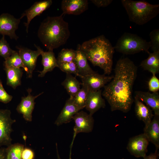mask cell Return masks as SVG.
<instances>
[{"instance_id": "277c9868", "label": "cell", "mask_w": 159, "mask_h": 159, "mask_svg": "<svg viewBox=\"0 0 159 159\" xmlns=\"http://www.w3.org/2000/svg\"><path fill=\"white\" fill-rule=\"evenodd\" d=\"M121 2L130 21L138 25L145 24L159 13V4H151L144 0H122Z\"/></svg>"}, {"instance_id": "4316f807", "label": "cell", "mask_w": 159, "mask_h": 159, "mask_svg": "<svg viewBox=\"0 0 159 159\" xmlns=\"http://www.w3.org/2000/svg\"><path fill=\"white\" fill-rule=\"evenodd\" d=\"M89 90L85 86L82 87L72 99L74 103L82 109L86 106Z\"/></svg>"}, {"instance_id": "2e32d148", "label": "cell", "mask_w": 159, "mask_h": 159, "mask_svg": "<svg viewBox=\"0 0 159 159\" xmlns=\"http://www.w3.org/2000/svg\"><path fill=\"white\" fill-rule=\"evenodd\" d=\"M101 90L97 91L89 90L85 108L92 116L102 108L105 107V100L102 97Z\"/></svg>"}, {"instance_id": "e575fe53", "label": "cell", "mask_w": 159, "mask_h": 159, "mask_svg": "<svg viewBox=\"0 0 159 159\" xmlns=\"http://www.w3.org/2000/svg\"><path fill=\"white\" fill-rule=\"evenodd\" d=\"M91 1L98 7H106L110 5L112 0H91Z\"/></svg>"}, {"instance_id": "30bf717a", "label": "cell", "mask_w": 159, "mask_h": 159, "mask_svg": "<svg viewBox=\"0 0 159 159\" xmlns=\"http://www.w3.org/2000/svg\"><path fill=\"white\" fill-rule=\"evenodd\" d=\"M75 126L74 128V137L80 132L88 133L93 129L94 119L92 116L83 111H79L72 117Z\"/></svg>"}, {"instance_id": "4dcf8cb0", "label": "cell", "mask_w": 159, "mask_h": 159, "mask_svg": "<svg viewBox=\"0 0 159 159\" xmlns=\"http://www.w3.org/2000/svg\"><path fill=\"white\" fill-rule=\"evenodd\" d=\"M150 48L153 52L159 51V29H154L149 34Z\"/></svg>"}, {"instance_id": "83f0119b", "label": "cell", "mask_w": 159, "mask_h": 159, "mask_svg": "<svg viewBox=\"0 0 159 159\" xmlns=\"http://www.w3.org/2000/svg\"><path fill=\"white\" fill-rule=\"evenodd\" d=\"M76 54V50L72 49H63L59 53L57 59L59 62H69L73 61Z\"/></svg>"}, {"instance_id": "7402d4cb", "label": "cell", "mask_w": 159, "mask_h": 159, "mask_svg": "<svg viewBox=\"0 0 159 159\" xmlns=\"http://www.w3.org/2000/svg\"><path fill=\"white\" fill-rule=\"evenodd\" d=\"M6 74V85L15 89L21 84L23 71L21 68L4 66Z\"/></svg>"}, {"instance_id": "44dd1931", "label": "cell", "mask_w": 159, "mask_h": 159, "mask_svg": "<svg viewBox=\"0 0 159 159\" xmlns=\"http://www.w3.org/2000/svg\"><path fill=\"white\" fill-rule=\"evenodd\" d=\"M134 102L135 103V110L136 117L139 120L144 122L145 126L148 125L153 117L152 110L150 107L145 105L135 96Z\"/></svg>"}, {"instance_id": "d6986e66", "label": "cell", "mask_w": 159, "mask_h": 159, "mask_svg": "<svg viewBox=\"0 0 159 159\" xmlns=\"http://www.w3.org/2000/svg\"><path fill=\"white\" fill-rule=\"evenodd\" d=\"M135 96L145 102L151 108L154 115H159V94L158 92L151 93L149 92L136 91Z\"/></svg>"}, {"instance_id": "9a60e30c", "label": "cell", "mask_w": 159, "mask_h": 159, "mask_svg": "<svg viewBox=\"0 0 159 159\" xmlns=\"http://www.w3.org/2000/svg\"><path fill=\"white\" fill-rule=\"evenodd\" d=\"M81 110L74 103L72 99L69 98L66 101L54 124L59 126L69 122L72 120L73 117Z\"/></svg>"}, {"instance_id": "603a6c76", "label": "cell", "mask_w": 159, "mask_h": 159, "mask_svg": "<svg viewBox=\"0 0 159 159\" xmlns=\"http://www.w3.org/2000/svg\"><path fill=\"white\" fill-rule=\"evenodd\" d=\"M148 54V57L142 61L140 66L144 70L155 75L159 72V51Z\"/></svg>"}, {"instance_id": "d4e9b609", "label": "cell", "mask_w": 159, "mask_h": 159, "mask_svg": "<svg viewBox=\"0 0 159 159\" xmlns=\"http://www.w3.org/2000/svg\"><path fill=\"white\" fill-rule=\"evenodd\" d=\"M24 145L16 143L11 144L6 148V159H22L21 155Z\"/></svg>"}, {"instance_id": "4fadbf2b", "label": "cell", "mask_w": 159, "mask_h": 159, "mask_svg": "<svg viewBox=\"0 0 159 159\" xmlns=\"http://www.w3.org/2000/svg\"><path fill=\"white\" fill-rule=\"evenodd\" d=\"M52 3L51 0H46L36 2L29 9L26 10L19 18L21 19L24 16L27 18V21L25 23L26 31L28 32L29 24L32 20L35 17L39 16L49 8Z\"/></svg>"}, {"instance_id": "e0dca14e", "label": "cell", "mask_w": 159, "mask_h": 159, "mask_svg": "<svg viewBox=\"0 0 159 159\" xmlns=\"http://www.w3.org/2000/svg\"><path fill=\"white\" fill-rule=\"evenodd\" d=\"M143 133L149 142L154 145L155 150L159 149V115H154L152 120L148 125L145 126Z\"/></svg>"}, {"instance_id": "8992f818", "label": "cell", "mask_w": 159, "mask_h": 159, "mask_svg": "<svg viewBox=\"0 0 159 159\" xmlns=\"http://www.w3.org/2000/svg\"><path fill=\"white\" fill-rule=\"evenodd\" d=\"M11 114L9 110L0 109V147L11 144L12 126L16 120L11 118Z\"/></svg>"}, {"instance_id": "7c38bea8", "label": "cell", "mask_w": 159, "mask_h": 159, "mask_svg": "<svg viewBox=\"0 0 159 159\" xmlns=\"http://www.w3.org/2000/svg\"><path fill=\"white\" fill-rule=\"evenodd\" d=\"M32 90H27L28 95L26 96L22 97L21 101L17 106L16 110L17 112L23 115L25 120L28 122L32 120V113L34 107L36 98L42 95V92L35 96L31 95Z\"/></svg>"}, {"instance_id": "1f68e13d", "label": "cell", "mask_w": 159, "mask_h": 159, "mask_svg": "<svg viewBox=\"0 0 159 159\" xmlns=\"http://www.w3.org/2000/svg\"><path fill=\"white\" fill-rule=\"evenodd\" d=\"M149 90L152 92H158L159 90V80L155 75H153L148 82Z\"/></svg>"}, {"instance_id": "7a4b0ae2", "label": "cell", "mask_w": 159, "mask_h": 159, "mask_svg": "<svg viewBox=\"0 0 159 159\" xmlns=\"http://www.w3.org/2000/svg\"><path fill=\"white\" fill-rule=\"evenodd\" d=\"M80 49L87 60L94 66H98L109 75L112 70L114 47L104 35H102L84 42Z\"/></svg>"}, {"instance_id": "484cf974", "label": "cell", "mask_w": 159, "mask_h": 159, "mask_svg": "<svg viewBox=\"0 0 159 159\" xmlns=\"http://www.w3.org/2000/svg\"><path fill=\"white\" fill-rule=\"evenodd\" d=\"M4 62V66L22 68L26 73L28 69L25 66L18 52L15 51L10 57L6 59Z\"/></svg>"}, {"instance_id": "ac0fdd59", "label": "cell", "mask_w": 159, "mask_h": 159, "mask_svg": "<svg viewBox=\"0 0 159 159\" xmlns=\"http://www.w3.org/2000/svg\"><path fill=\"white\" fill-rule=\"evenodd\" d=\"M80 44H78L73 61L75 63L78 71L79 77L87 76L95 73L88 64L87 59L80 49Z\"/></svg>"}, {"instance_id": "8d00e7d4", "label": "cell", "mask_w": 159, "mask_h": 159, "mask_svg": "<svg viewBox=\"0 0 159 159\" xmlns=\"http://www.w3.org/2000/svg\"><path fill=\"white\" fill-rule=\"evenodd\" d=\"M6 148L0 147V159H6Z\"/></svg>"}, {"instance_id": "d590c367", "label": "cell", "mask_w": 159, "mask_h": 159, "mask_svg": "<svg viewBox=\"0 0 159 159\" xmlns=\"http://www.w3.org/2000/svg\"><path fill=\"white\" fill-rule=\"evenodd\" d=\"M158 150H155V153H151L148 155H146L144 159H158L159 158Z\"/></svg>"}, {"instance_id": "d6a6232c", "label": "cell", "mask_w": 159, "mask_h": 159, "mask_svg": "<svg viewBox=\"0 0 159 159\" xmlns=\"http://www.w3.org/2000/svg\"><path fill=\"white\" fill-rule=\"evenodd\" d=\"M12 98V96L9 95L5 91L0 79V102L6 104L10 102Z\"/></svg>"}, {"instance_id": "f546056e", "label": "cell", "mask_w": 159, "mask_h": 159, "mask_svg": "<svg viewBox=\"0 0 159 159\" xmlns=\"http://www.w3.org/2000/svg\"><path fill=\"white\" fill-rule=\"evenodd\" d=\"M15 51L11 49L7 43L4 36L0 40V56L5 59L10 57Z\"/></svg>"}, {"instance_id": "f1b7e54d", "label": "cell", "mask_w": 159, "mask_h": 159, "mask_svg": "<svg viewBox=\"0 0 159 159\" xmlns=\"http://www.w3.org/2000/svg\"><path fill=\"white\" fill-rule=\"evenodd\" d=\"M57 63L58 67L62 72L66 74H73L76 76H79L76 65L74 61L69 62Z\"/></svg>"}, {"instance_id": "5b68a950", "label": "cell", "mask_w": 159, "mask_h": 159, "mask_svg": "<svg viewBox=\"0 0 159 159\" xmlns=\"http://www.w3.org/2000/svg\"><path fill=\"white\" fill-rule=\"evenodd\" d=\"M115 49L125 54H132L141 51L148 53L150 48V42H148L137 35L125 32L118 40Z\"/></svg>"}, {"instance_id": "6da1fadb", "label": "cell", "mask_w": 159, "mask_h": 159, "mask_svg": "<svg viewBox=\"0 0 159 159\" xmlns=\"http://www.w3.org/2000/svg\"><path fill=\"white\" fill-rule=\"evenodd\" d=\"M137 71V67L127 57L121 58L117 62L113 77L104 86L102 92L112 111L127 113L130 110L134 101L133 87Z\"/></svg>"}, {"instance_id": "ba28073f", "label": "cell", "mask_w": 159, "mask_h": 159, "mask_svg": "<svg viewBox=\"0 0 159 159\" xmlns=\"http://www.w3.org/2000/svg\"><path fill=\"white\" fill-rule=\"evenodd\" d=\"M20 20L8 13L2 14L0 15V34L8 36L11 39L17 40L19 37L15 31L18 28Z\"/></svg>"}, {"instance_id": "8fae6325", "label": "cell", "mask_w": 159, "mask_h": 159, "mask_svg": "<svg viewBox=\"0 0 159 159\" xmlns=\"http://www.w3.org/2000/svg\"><path fill=\"white\" fill-rule=\"evenodd\" d=\"M113 77V75L106 76L95 73L81 77L82 85L87 88L89 90L97 91L103 87Z\"/></svg>"}, {"instance_id": "5bb4252c", "label": "cell", "mask_w": 159, "mask_h": 159, "mask_svg": "<svg viewBox=\"0 0 159 159\" xmlns=\"http://www.w3.org/2000/svg\"><path fill=\"white\" fill-rule=\"evenodd\" d=\"M88 8L87 0H63L61 2V9L63 14L79 15Z\"/></svg>"}, {"instance_id": "74e56055", "label": "cell", "mask_w": 159, "mask_h": 159, "mask_svg": "<svg viewBox=\"0 0 159 159\" xmlns=\"http://www.w3.org/2000/svg\"><path fill=\"white\" fill-rule=\"evenodd\" d=\"M56 149H57V159H61L60 158L57 149V144H56Z\"/></svg>"}, {"instance_id": "9c48e42d", "label": "cell", "mask_w": 159, "mask_h": 159, "mask_svg": "<svg viewBox=\"0 0 159 159\" xmlns=\"http://www.w3.org/2000/svg\"><path fill=\"white\" fill-rule=\"evenodd\" d=\"M34 45L37 48V50H32L28 48L21 47H16L18 49V53L23 64L28 69L26 74L29 78L32 77L33 71L36 66L37 58L41 55L37 46Z\"/></svg>"}, {"instance_id": "ffe728a7", "label": "cell", "mask_w": 159, "mask_h": 159, "mask_svg": "<svg viewBox=\"0 0 159 159\" xmlns=\"http://www.w3.org/2000/svg\"><path fill=\"white\" fill-rule=\"evenodd\" d=\"M42 56V63L43 67V70L39 71V77H44L48 72L52 71L56 67H58L57 59L53 51L44 52L39 46H37Z\"/></svg>"}, {"instance_id": "cb8c5ba5", "label": "cell", "mask_w": 159, "mask_h": 159, "mask_svg": "<svg viewBox=\"0 0 159 159\" xmlns=\"http://www.w3.org/2000/svg\"><path fill=\"white\" fill-rule=\"evenodd\" d=\"M61 84L66 89L71 98H73L80 89L81 84L75 77L71 74H66L65 79Z\"/></svg>"}, {"instance_id": "52a82bcc", "label": "cell", "mask_w": 159, "mask_h": 159, "mask_svg": "<svg viewBox=\"0 0 159 159\" xmlns=\"http://www.w3.org/2000/svg\"><path fill=\"white\" fill-rule=\"evenodd\" d=\"M149 141L143 133L130 138L127 149L132 155L137 158H144L148 152Z\"/></svg>"}, {"instance_id": "836d02e7", "label": "cell", "mask_w": 159, "mask_h": 159, "mask_svg": "<svg viewBox=\"0 0 159 159\" xmlns=\"http://www.w3.org/2000/svg\"><path fill=\"white\" fill-rule=\"evenodd\" d=\"M34 153L31 149L25 148L23 149L21 155L22 159H34Z\"/></svg>"}, {"instance_id": "3957f363", "label": "cell", "mask_w": 159, "mask_h": 159, "mask_svg": "<svg viewBox=\"0 0 159 159\" xmlns=\"http://www.w3.org/2000/svg\"><path fill=\"white\" fill-rule=\"evenodd\" d=\"M63 14L57 16H48L41 23L38 36L48 50L53 51L65 44L70 36L68 22Z\"/></svg>"}]
</instances>
